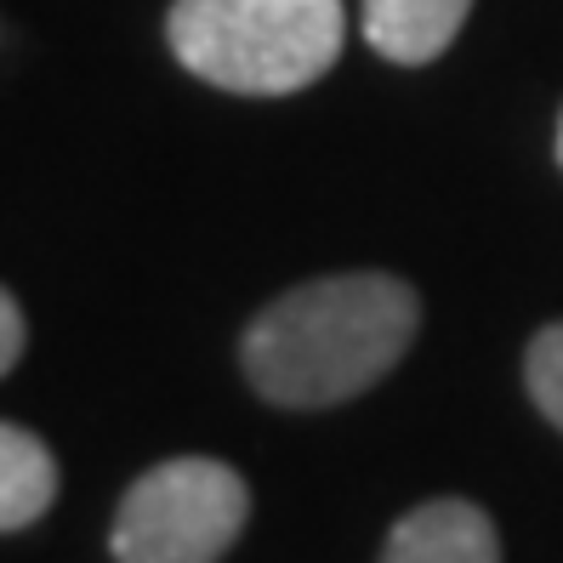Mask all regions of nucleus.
<instances>
[{"mask_svg":"<svg viewBox=\"0 0 563 563\" xmlns=\"http://www.w3.org/2000/svg\"><path fill=\"white\" fill-rule=\"evenodd\" d=\"M421 302L393 274H330L285 290L245 330V376L268 405L324 410L376 387L416 342Z\"/></svg>","mask_w":563,"mask_h":563,"instance_id":"obj_1","label":"nucleus"},{"mask_svg":"<svg viewBox=\"0 0 563 563\" xmlns=\"http://www.w3.org/2000/svg\"><path fill=\"white\" fill-rule=\"evenodd\" d=\"M342 0H177L172 52L188 75L245 97L313 86L342 57Z\"/></svg>","mask_w":563,"mask_h":563,"instance_id":"obj_2","label":"nucleus"},{"mask_svg":"<svg viewBox=\"0 0 563 563\" xmlns=\"http://www.w3.org/2000/svg\"><path fill=\"white\" fill-rule=\"evenodd\" d=\"M251 518L245 478L211 455L148 467L114 512V563H217Z\"/></svg>","mask_w":563,"mask_h":563,"instance_id":"obj_3","label":"nucleus"},{"mask_svg":"<svg viewBox=\"0 0 563 563\" xmlns=\"http://www.w3.org/2000/svg\"><path fill=\"white\" fill-rule=\"evenodd\" d=\"M382 563H501V536L473 501H427L393 523Z\"/></svg>","mask_w":563,"mask_h":563,"instance_id":"obj_4","label":"nucleus"},{"mask_svg":"<svg viewBox=\"0 0 563 563\" xmlns=\"http://www.w3.org/2000/svg\"><path fill=\"white\" fill-rule=\"evenodd\" d=\"M473 0H364V41L393 63H433L467 23Z\"/></svg>","mask_w":563,"mask_h":563,"instance_id":"obj_5","label":"nucleus"},{"mask_svg":"<svg viewBox=\"0 0 563 563\" xmlns=\"http://www.w3.org/2000/svg\"><path fill=\"white\" fill-rule=\"evenodd\" d=\"M57 501V461L29 427L0 421V536L29 529Z\"/></svg>","mask_w":563,"mask_h":563,"instance_id":"obj_6","label":"nucleus"},{"mask_svg":"<svg viewBox=\"0 0 563 563\" xmlns=\"http://www.w3.org/2000/svg\"><path fill=\"white\" fill-rule=\"evenodd\" d=\"M523 376H529V399L541 405V416L552 427H563V324H547L541 336L529 342Z\"/></svg>","mask_w":563,"mask_h":563,"instance_id":"obj_7","label":"nucleus"},{"mask_svg":"<svg viewBox=\"0 0 563 563\" xmlns=\"http://www.w3.org/2000/svg\"><path fill=\"white\" fill-rule=\"evenodd\" d=\"M18 353H23V313H18L12 296L0 290V376L18 364Z\"/></svg>","mask_w":563,"mask_h":563,"instance_id":"obj_8","label":"nucleus"},{"mask_svg":"<svg viewBox=\"0 0 563 563\" xmlns=\"http://www.w3.org/2000/svg\"><path fill=\"white\" fill-rule=\"evenodd\" d=\"M558 159H563V120H558Z\"/></svg>","mask_w":563,"mask_h":563,"instance_id":"obj_9","label":"nucleus"}]
</instances>
